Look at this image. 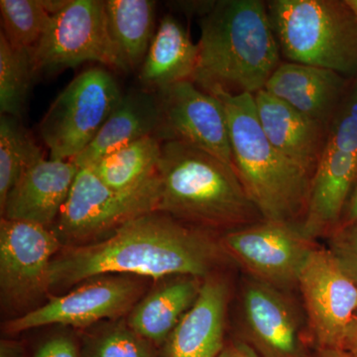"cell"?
Returning a JSON list of instances; mask_svg holds the SVG:
<instances>
[{
  "instance_id": "6da1fadb",
  "label": "cell",
  "mask_w": 357,
  "mask_h": 357,
  "mask_svg": "<svg viewBox=\"0 0 357 357\" xmlns=\"http://www.w3.org/2000/svg\"><path fill=\"white\" fill-rule=\"evenodd\" d=\"M227 256L206 230L155 211L129 220L102 241L60 251L49 268V289L105 275L206 278Z\"/></svg>"
},
{
  "instance_id": "7a4b0ae2",
  "label": "cell",
  "mask_w": 357,
  "mask_h": 357,
  "mask_svg": "<svg viewBox=\"0 0 357 357\" xmlns=\"http://www.w3.org/2000/svg\"><path fill=\"white\" fill-rule=\"evenodd\" d=\"M192 82L211 93L255 96L280 66L281 51L261 0H220L199 17Z\"/></svg>"
},
{
  "instance_id": "3957f363",
  "label": "cell",
  "mask_w": 357,
  "mask_h": 357,
  "mask_svg": "<svg viewBox=\"0 0 357 357\" xmlns=\"http://www.w3.org/2000/svg\"><path fill=\"white\" fill-rule=\"evenodd\" d=\"M157 213L211 229H236L263 220L231 166L208 152L162 142Z\"/></svg>"
},
{
  "instance_id": "277c9868",
  "label": "cell",
  "mask_w": 357,
  "mask_h": 357,
  "mask_svg": "<svg viewBox=\"0 0 357 357\" xmlns=\"http://www.w3.org/2000/svg\"><path fill=\"white\" fill-rule=\"evenodd\" d=\"M213 96L225 107L237 176L263 220L300 227L312 176L284 157L267 139L252 95Z\"/></svg>"
},
{
  "instance_id": "5b68a950",
  "label": "cell",
  "mask_w": 357,
  "mask_h": 357,
  "mask_svg": "<svg viewBox=\"0 0 357 357\" xmlns=\"http://www.w3.org/2000/svg\"><path fill=\"white\" fill-rule=\"evenodd\" d=\"M268 15L289 62L357 75V16L347 0H272Z\"/></svg>"
},
{
  "instance_id": "8992f818",
  "label": "cell",
  "mask_w": 357,
  "mask_h": 357,
  "mask_svg": "<svg viewBox=\"0 0 357 357\" xmlns=\"http://www.w3.org/2000/svg\"><path fill=\"white\" fill-rule=\"evenodd\" d=\"M158 173L126 192L110 189L91 168H79L69 197L52 229L62 245H82L122 225L157 211Z\"/></svg>"
},
{
  "instance_id": "52a82bcc",
  "label": "cell",
  "mask_w": 357,
  "mask_h": 357,
  "mask_svg": "<svg viewBox=\"0 0 357 357\" xmlns=\"http://www.w3.org/2000/svg\"><path fill=\"white\" fill-rule=\"evenodd\" d=\"M122 96L114 75L91 68L77 75L52 102L39 132L51 159L72 160L96 137Z\"/></svg>"
},
{
  "instance_id": "ba28073f",
  "label": "cell",
  "mask_w": 357,
  "mask_h": 357,
  "mask_svg": "<svg viewBox=\"0 0 357 357\" xmlns=\"http://www.w3.org/2000/svg\"><path fill=\"white\" fill-rule=\"evenodd\" d=\"M35 74L55 73L86 62L121 70L110 38L105 1L70 0L52 17L51 24L32 53Z\"/></svg>"
},
{
  "instance_id": "9c48e42d",
  "label": "cell",
  "mask_w": 357,
  "mask_h": 357,
  "mask_svg": "<svg viewBox=\"0 0 357 357\" xmlns=\"http://www.w3.org/2000/svg\"><path fill=\"white\" fill-rule=\"evenodd\" d=\"M220 241L227 255L253 279L278 290L298 285L302 268L314 248L299 227L270 220L229 230Z\"/></svg>"
},
{
  "instance_id": "30bf717a",
  "label": "cell",
  "mask_w": 357,
  "mask_h": 357,
  "mask_svg": "<svg viewBox=\"0 0 357 357\" xmlns=\"http://www.w3.org/2000/svg\"><path fill=\"white\" fill-rule=\"evenodd\" d=\"M298 286L318 351L342 349L357 314L356 284L330 249L314 248L302 268Z\"/></svg>"
},
{
  "instance_id": "8fae6325",
  "label": "cell",
  "mask_w": 357,
  "mask_h": 357,
  "mask_svg": "<svg viewBox=\"0 0 357 357\" xmlns=\"http://www.w3.org/2000/svg\"><path fill=\"white\" fill-rule=\"evenodd\" d=\"M162 142L178 141L208 152L234 169L229 124L222 102L192 81L157 91ZM236 170V169H234Z\"/></svg>"
},
{
  "instance_id": "7c38bea8",
  "label": "cell",
  "mask_w": 357,
  "mask_h": 357,
  "mask_svg": "<svg viewBox=\"0 0 357 357\" xmlns=\"http://www.w3.org/2000/svg\"><path fill=\"white\" fill-rule=\"evenodd\" d=\"M72 292L52 298L42 307L7 321V333H20L50 325L84 328L102 319H114L132 310L143 287L124 275H105L91 279Z\"/></svg>"
},
{
  "instance_id": "4fadbf2b",
  "label": "cell",
  "mask_w": 357,
  "mask_h": 357,
  "mask_svg": "<svg viewBox=\"0 0 357 357\" xmlns=\"http://www.w3.org/2000/svg\"><path fill=\"white\" fill-rule=\"evenodd\" d=\"M62 243L52 229L22 220L0 222V290L9 304H23L49 289V268Z\"/></svg>"
},
{
  "instance_id": "5bb4252c",
  "label": "cell",
  "mask_w": 357,
  "mask_h": 357,
  "mask_svg": "<svg viewBox=\"0 0 357 357\" xmlns=\"http://www.w3.org/2000/svg\"><path fill=\"white\" fill-rule=\"evenodd\" d=\"M280 291L255 279L245 284L243 342L259 357H310L295 310Z\"/></svg>"
},
{
  "instance_id": "9a60e30c",
  "label": "cell",
  "mask_w": 357,
  "mask_h": 357,
  "mask_svg": "<svg viewBox=\"0 0 357 357\" xmlns=\"http://www.w3.org/2000/svg\"><path fill=\"white\" fill-rule=\"evenodd\" d=\"M79 168L70 160L42 159L17 181L4 204L2 218L51 229L69 197Z\"/></svg>"
},
{
  "instance_id": "2e32d148",
  "label": "cell",
  "mask_w": 357,
  "mask_h": 357,
  "mask_svg": "<svg viewBox=\"0 0 357 357\" xmlns=\"http://www.w3.org/2000/svg\"><path fill=\"white\" fill-rule=\"evenodd\" d=\"M351 79L324 68L282 62L264 89L328 130Z\"/></svg>"
},
{
  "instance_id": "e0dca14e",
  "label": "cell",
  "mask_w": 357,
  "mask_h": 357,
  "mask_svg": "<svg viewBox=\"0 0 357 357\" xmlns=\"http://www.w3.org/2000/svg\"><path fill=\"white\" fill-rule=\"evenodd\" d=\"M229 290L218 276L204 278L198 298L168 338L167 357H218L225 349Z\"/></svg>"
},
{
  "instance_id": "ac0fdd59",
  "label": "cell",
  "mask_w": 357,
  "mask_h": 357,
  "mask_svg": "<svg viewBox=\"0 0 357 357\" xmlns=\"http://www.w3.org/2000/svg\"><path fill=\"white\" fill-rule=\"evenodd\" d=\"M253 98L258 121L269 142L284 157L314 176L325 149L328 129L265 89Z\"/></svg>"
},
{
  "instance_id": "d6986e66",
  "label": "cell",
  "mask_w": 357,
  "mask_h": 357,
  "mask_svg": "<svg viewBox=\"0 0 357 357\" xmlns=\"http://www.w3.org/2000/svg\"><path fill=\"white\" fill-rule=\"evenodd\" d=\"M159 126L156 93L139 89L122 96L121 102L93 142L81 154L70 160L79 168L93 166L103 156L132 143L155 135Z\"/></svg>"
},
{
  "instance_id": "ffe728a7",
  "label": "cell",
  "mask_w": 357,
  "mask_h": 357,
  "mask_svg": "<svg viewBox=\"0 0 357 357\" xmlns=\"http://www.w3.org/2000/svg\"><path fill=\"white\" fill-rule=\"evenodd\" d=\"M199 47L174 16H164L157 26L139 73L142 89H160L192 81L198 64Z\"/></svg>"
},
{
  "instance_id": "44dd1931",
  "label": "cell",
  "mask_w": 357,
  "mask_h": 357,
  "mask_svg": "<svg viewBox=\"0 0 357 357\" xmlns=\"http://www.w3.org/2000/svg\"><path fill=\"white\" fill-rule=\"evenodd\" d=\"M201 286L199 278L191 276L160 286L132 307L126 324L150 344H163L196 302Z\"/></svg>"
},
{
  "instance_id": "7402d4cb",
  "label": "cell",
  "mask_w": 357,
  "mask_h": 357,
  "mask_svg": "<svg viewBox=\"0 0 357 357\" xmlns=\"http://www.w3.org/2000/svg\"><path fill=\"white\" fill-rule=\"evenodd\" d=\"M110 38L121 70L129 72L142 65L155 31V2L150 0L105 1Z\"/></svg>"
},
{
  "instance_id": "603a6c76",
  "label": "cell",
  "mask_w": 357,
  "mask_h": 357,
  "mask_svg": "<svg viewBox=\"0 0 357 357\" xmlns=\"http://www.w3.org/2000/svg\"><path fill=\"white\" fill-rule=\"evenodd\" d=\"M162 141L150 135L119 148L89 167L110 189L126 192L157 173Z\"/></svg>"
},
{
  "instance_id": "cb8c5ba5",
  "label": "cell",
  "mask_w": 357,
  "mask_h": 357,
  "mask_svg": "<svg viewBox=\"0 0 357 357\" xmlns=\"http://www.w3.org/2000/svg\"><path fill=\"white\" fill-rule=\"evenodd\" d=\"M44 159L41 149L20 119L0 117V206L21 176Z\"/></svg>"
},
{
  "instance_id": "d4e9b609",
  "label": "cell",
  "mask_w": 357,
  "mask_h": 357,
  "mask_svg": "<svg viewBox=\"0 0 357 357\" xmlns=\"http://www.w3.org/2000/svg\"><path fill=\"white\" fill-rule=\"evenodd\" d=\"M36 74L31 52L10 46L0 33V112L20 119Z\"/></svg>"
},
{
  "instance_id": "484cf974",
  "label": "cell",
  "mask_w": 357,
  "mask_h": 357,
  "mask_svg": "<svg viewBox=\"0 0 357 357\" xmlns=\"http://www.w3.org/2000/svg\"><path fill=\"white\" fill-rule=\"evenodd\" d=\"M1 33L11 47L31 52L51 24V15L41 0H1Z\"/></svg>"
},
{
  "instance_id": "4316f807",
  "label": "cell",
  "mask_w": 357,
  "mask_h": 357,
  "mask_svg": "<svg viewBox=\"0 0 357 357\" xmlns=\"http://www.w3.org/2000/svg\"><path fill=\"white\" fill-rule=\"evenodd\" d=\"M82 357H157L148 340L128 324L103 326L84 338Z\"/></svg>"
},
{
  "instance_id": "83f0119b",
  "label": "cell",
  "mask_w": 357,
  "mask_h": 357,
  "mask_svg": "<svg viewBox=\"0 0 357 357\" xmlns=\"http://www.w3.org/2000/svg\"><path fill=\"white\" fill-rule=\"evenodd\" d=\"M328 249L345 274L357 285V222L333 232Z\"/></svg>"
},
{
  "instance_id": "f1b7e54d",
  "label": "cell",
  "mask_w": 357,
  "mask_h": 357,
  "mask_svg": "<svg viewBox=\"0 0 357 357\" xmlns=\"http://www.w3.org/2000/svg\"><path fill=\"white\" fill-rule=\"evenodd\" d=\"M33 357H82L81 347L72 337L59 335L44 342Z\"/></svg>"
},
{
  "instance_id": "f546056e",
  "label": "cell",
  "mask_w": 357,
  "mask_h": 357,
  "mask_svg": "<svg viewBox=\"0 0 357 357\" xmlns=\"http://www.w3.org/2000/svg\"><path fill=\"white\" fill-rule=\"evenodd\" d=\"M218 357H259L243 340H236L225 344Z\"/></svg>"
},
{
  "instance_id": "4dcf8cb0",
  "label": "cell",
  "mask_w": 357,
  "mask_h": 357,
  "mask_svg": "<svg viewBox=\"0 0 357 357\" xmlns=\"http://www.w3.org/2000/svg\"><path fill=\"white\" fill-rule=\"evenodd\" d=\"M356 222H357V185L354 192H352L349 203H347L344 215H342V222H340L337 230L344 229V227H349V225H354Z\"/></svg>"
},
{
  "instance_id": "1f68e13d",
  "label": "cell",
  "mask_w": 357,
  "mask_h": 357,
  "mask_svg": "<svg viewBox=\"0 0 357 357\" xmlns=\"http://www.w3.org/2000/svg\"><path fill=\"white\" fill-rule=\"evenodd\" d=\"M342 349L357 356V314L347 330Z\"/></svg>"
},
{
  "instance_id": "d6a6232c",
  "label": "cell",
  "mask_w": 357,
  "mask_h": 357,
  "mask_svg": "<svg viewBox=\"0 0 357 357\" xmlns=\"http://www.w3.org/2000/svg\"><path fill=\"white\" fill-rule=\"evenodd\" d=\"M0 357H24V349L18 342L2 340L0 344Z\"/></svg>"
},
{
  "instance_id": "836d02e7",
  "label": "cell",
  "mask_w": 357,
  "mask_h": 357,
  "mask_svg": "<svg viewBox=\"0 0 357 357\" xmlns=\"http://www.w3.org/2000/svg\"><path fill=\"white\" fill-rule=\"evenodd\" d=\"M69 2L70 0H41L42 6L52 16L62 11Z\"/></svg>"
},
{
  "instance_id": "e575fe53",
  "label": "cell",
  "mask_w": 357,
  "mask_h": 357,
  "mask_svg": "<svg viewBox=\"0 0 357 357\" xmlns=\"http://www.w3.org/2000/svg\"><path fill=\"white\" fill-rule=\"evenodd\" d=\"M317 357H357L344 349H319Z\"/></svg>"
},
{
  "instance_id": "d590c367",
  "label": "cell",
  "mask_w": 357,
  "mask_h": 357,
  "mask_svg": "<svg viewBox=\"0 0 357 357\" xmlns=\"http://www.w3.org/2000/svg\"><path fill=\"white\" fill-rule=\"evenodd\" d=\"M347 2L357 16V0H347Z\"/></svg>"
}]
</instances>
